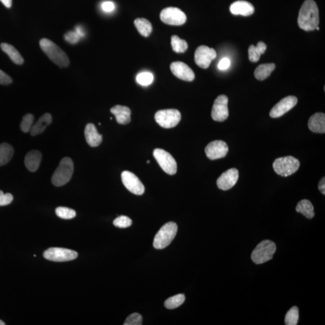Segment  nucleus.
Segmentation results:
<instances>
[{"mask_svg":"<svg viewBox=\"0 0 325 325\" xmlns=\"http://www.w3.org/2000/svg\"><path fill=\"white\" fill-rule=\"evenodd\" d=\"M299 27L309 32L316 30L319 24L318 7L314 0H306L301 7L298 19Z\"/></svg>","mask_w":325,"mask_h":325,"instance_id":"f257e3e1","label":"nucleus"},{"mask_svg":"<svg viewBox=\"0 0 325 325\" xmlns=\"http://www.w3.org/2000/svg\"><path fill=\"white\" fill-rule=\"evenodd\" d=\"M41 48L51 61L60 67L69 65V59L65 52L53 41L43 38L40 42Z\"/></svg>","mask_w":325,"mask_h":325,"instance_id":"f03ea898","label":"nucleus"},{"mask_svg":"<svg viewBox=\"0 0 325 325\" xmlns=\"http://www.w3.org/2000/svg\"><path fill=\"white\" fill-rule=\"evenodd\" d=\"M74 169L71 158H64L52 176V183L56 187H61L68 183L73 175Z\"/></svg>","mask_w":325,"mask_h":325,"instance_id":"7ed1b4c3","label":"nucleus"},{"mask_svg":"<svg viewBox=\"0 0 325 325\" xmlns=\"http://www.w3.org/2000/svg\"><path fill=\"white\" fill-rule=\"evenodd\" d=\"M178 227L175 222L164 225L155 235L153 246L157 249H163L170 245L177 233Z\"/></svg>","mask_w":325,"mask_h":325,"instance_id":"20e7f679","label":"nucleus"},{"mask_svg":"<svg viewBox=\"0 0 325 325\" xmlns=\"http://www.w3.org/2000/svg\"><path fill=\"white\" fill-rule=\"evenodd\" d=\"M276 244L271 240H266L260 242L251 254V259L255 263H264L272 260L276 252Z\"/></svg>","mask_w":325,"mask_h":325,"instance_id":"39448f33","label":"nucleus"},{"mask_svg":"<svg viewBox=\"0 0 325 325\" xmlns=\"http://www.w3.org/2000/svg\"><path fill=\"white\" fill-rule=\"evenodd\" d=\"M300 166V161L292 156L278 158L273 163L275 173L284 177L295 173Z\"/></svg>","mask_w":325,"mask_h":325,"instance_id":"423d86ee","label":"nucleus"},{"mask_svg":"<svg viewBox=\"0 0 325 325\" xmlns=\"http://www.w3.org/2000/svg\"><path fill=\"white\" fill-rule=\"evenodd\" d=\"M180 112L176 109H166L158 111L155 114V119L163 128L171 129L177 126L180 121Z\"/></svg>","mask_w":325,"mask_h":325,"instance_id":"0eeeda50","label":"nucleus"},{"mask_svg":"<svg viewBox=\"0 0 325 325\" xmlns=\"http://www.w3.org/2000/svg\"><path fill=\"white\" fill-rule=\"evenodd\" d=\"M153 155L158 165L166 173L169 175H174L176 173L177 171V164L170 153L165 150L157 148L153 152Z\"/></svg>","mask_w":325,"mask_h":325,"instance_id":"6e6552de","label":"nucleus"},{"mask_svg":"<svg viewBox=\"0 0 325 325\" xmlns=\"http://www.w3.org/2000/svg\"><path fill=\"white\" fill-rule=\"evenodd\" d=\"M43 257L44 258L49 261L64 262L76 259L78 253L71 249L51 248L43 252Z\"/></svg>","mask_w":325,"mask_h":325,"instance_id":"1a4fd4ad","label":"nucleus"},{"mask_svg":"<svg viewBox=\"0 0 325 325\" xmlns=\"http://www.w3.org/2000/svg\"><path fill=\"white\" fill-rule=\"evenodd\" d=\"M160 19L165 24L171 25H181L186 22L185 14L176 7H170L164 9L160 13Z\"/></svg>","mask_w":325,"mask_h":325,"instance_id":"9d476101","label":"nucleus"},{"mask_svg":"<svg viewBox=\"0 0 325 325\" xmlns=\"http://www.w3.org/2000/svg\"><path fill=\"white\" fill-rule=\"evenodd\" d=\"M217 56V52L214 49L205 45L199 46L195 51V63L202 69H207Z\"/></svg>","mask_w":325,"mask_h":325,"instance_id":"9b49d317","label":"nucleus"},{"mask_svg":"<svg viewBox=\"0 0 325 325\" xmlns=\"http://www.w3.org/2000/svg\"><path fill=\"white\" fill-rule=\"evenodd\" d=\"M122 183L132 194L142 195L144 194L145 187L137 176L130 171H124L121 174Z\"/></svg>","mask_w":325,"mask_h":325,"instance_id":"f8f14e48","label":"nucleus"},{"mask_svg":"<svg viewBox=\"0 0 325 325\" xmlns=\"http://www.w3.org/2000/svg\"><path fill=\"white\" fill-rule=\"evenodd\" d=\"M228 98L227 96L222 95L216 99L212 110V117L213 120L223 122L228 118Z\"/></svg>","mask_w":325,"mask_h":325,"instance_id":"ddd939ff","label":"nucleus"},{"mask_svg":"<svg viewBox=\"0 0 325 325\" xmlns=\"http://www.w3.org/2000/svg\"><path fill=\"white\" fill-rule=\"evenodd\" d=\"M207 157L210 160H217L225 157L228 152L227 144L222 140H215L210 142L205 149Z\"/></svg>","mask_w":325,"mask_h":325,"instance_id":"4468645a","label":"nucleus"},{"mask_svg":"<svg viewBox=\"0 0 325 325\" xmlns=\"http://www.w3.org/2000/svg\"><path fill=\"white\" fill-rule=\"evenodd\" d=\"M298 103V98L295 96H288L282 99L272 108L270 116L273 118H280L292 109Z\"/></svg>","mask_w":325,"mask_h":325,"instance_id":"2eb2a0df","label":"nucleus"},{"mask_svg":"<svg viewBox=\"0 0 325 325\" xmlns=\"http://www.w3.org/2000/svg\"><path fill=\"white\" fill-rule=\"evenodd\" d=\"M238 176V171L237 169H230L223 173L217 179V187L222 191H228L236 185Z\"/></svg>","mask_w":325,"mask_h":325,"instance_id":"dca6fc26","label":"nucleus"},{"mask_svg":"<svg viewBox=\"0 0 325 325\" xmlns=\"http://www.w3.org/2000/svg\"><path fill=\"white\" fill-rule=\"evenodd\" d=\"M171 70L175 76L184 81L192 82L195 79L193 70L183 62H173L171 65Z\"/></svg>","mask_w":325,"mask_h":325,"instance_id":"f3484780","label":"nucleus"},{"mask_svg":"<svg viewBox=\"0 0 325 325\" xmlns=\"http://www.w3.org/2000/svg\"><path fill=\"white\" fill-rule=\"evenodd\" d=\"M230 12L235 15H242L244 17L250 16L254 14L255 9L253 5L246 1L234 2L230 6Z\"/></svg>","mask_w":325,"mask_h":325,"instance_id":"a211bd4d","label":"nucleus"},{"mask_svg":"<svg viewBox=\"0 0 325 325\" xmlns=\"http://www.w3.org/2000/svg\"><path fill=\"white\" fill-rule=\"evenodd\" d=\"M85 136L88 145L90 147H97L102 142V136L98 133L97 129L93 124H88L86 126Z\"/></svg>","mask_w":325,"mask_h":325,"instance_id":"6ab92c4d","label":"nucleus"},{"mask_svg":"<svg viewBox=\"0 0 325 325\" xmlns=\"http://www.w3.org/2000/svg\"><path fill=\"white\" fill-rule=\"evenodd\" d=\"M308 126L311 131L316 133L325 132V114L323 113H316L309 118Z\"/></svg>","mask_w":325,"mask_h":325,"instance_id":"aec40b11","label":"nucleus"},{"mask_svg":"<svg viewBox=\"0 0 325 325\" xmlns=\"http://www.w3.org/2000/svg\"><path fill=\"white\" fill-rule=\"evenodd\" d=\"M110 111L115 116L119 124L126 125L131 121V110L126 106H115L110 109Z\"/></svg>","mask_w":325,"mask_h":325,"instance_id":"412c9836","label":"nucleus"},{"mask_svg":"<svg viewBox=\"0 0 325 325\" xmlns=\"http://www.w3.org/2000/svg\"><path fill=\"white\" fill-rule=\"evenodd\" d=\"M42 160V154L36 150L28 152L25 157V165L27 170L30 172H35L40 167Z\"/></svg>","mask_w":325,"mask_h":325,"instance_id":"4be33fe9","label":"nucleus"},{"mask_svg":"<svg viewBox=\"0 0 325 325\" xmlns=\"http://www.w3.org/2000/svg\"><path fill=\"white\" fill-rule=\"evenodd\" d=\"M52 122V116L51 114L45 113L43 116L40 117L39 120L35 124H34L31 129V134L32 136H36V135L40 134L45 131L49 125Z\"/></svg>","mask_w":325,"mask_h":325,"instance_id":"5701e85b","label":"nucleus"},{"mask_svg":"<svg viewBox=\"0 0 325 325\" xmlns=\"http://www.w3.org/2000/svg\"><path fill=\"white\" fill-rule=\"evenodd\" d=\"M0 46H1L2 50L7 54L14 63L17 65L24 64V59L14 46L10 45L9 43H2Z\"/></svg>","mask_w":325,"mask_h":325,"instance_id":"b1692460","label":"nucleus"},{"mask_svg":"<svg viewBox=\"0 0 325 325\" xmlns=\"http://www.w3.org/2000/svg\"><path fill=\"white\" fill-rule=\"evenodd\" d=\"M275 67L276 66L274 64L260 65L255 71L254 76L257 80L262 81L270 76L272 72L274 71Z\"/></svg>","mask_w":325,"mask_h":325,"instance_id":"393cba45","label":"nucleus"},{"mask_svg":"<svg viewBox=\"0 0 325 325\" xmlns=\"http://www.w3.org/2000/svg\"><path fill=\"white\" fill-rule=\"evenodd\" d=\"M296 210L308 219H312L314 217L313 205L309 200L303 199L299 202L296 205Z\"/></svg>","mask_w":325,"mask_h":325,"instance_id":"a878e982","label":"nucleus"},{"mask_svg":"<svg viewBox=\"0 0 325 325\" xmlns=\"http://www.w3.org/2000/svg\"><path fill=\"white\" fill-rule=\"evenodd\" d=\"M266 49V44L262 43V42H259L257 46L252 45L249 46L248 49L249 61L252 62H258L261 54L265 53Z\"/></svg>","mask_w":325,"mask_h":325,"instance_id":"bb28decb","label":"nucleus"},{"mask_svg":"<svg viewBox=\"0 0 325 325\" xmlns=\"http://www.w3.org/2000/svg\"><path fill=\"white\" fill-rule=\"evenodd\" d=\"M14 148L7 143L0 144V166L8 163L14 155Z\"/></svg>","mask_w":325,"mask_h":325,"instance_id":"cd10ccee","label":"nucleus"},{"mask_svg":"<svg viewBox=\"0 0 325 325\" xmlns=\"http://www.w3.org/2000/svg\"><path fill=\"white\" fill-rule=\"evenodd\" d=\"M134 25L140 35L145 37L149 36L152 32V24L145 18H137L134 21Z\"/></svg>","mask_w":325,"mask_h":325,"instance_id":"c85d7f7f","label":"nucleus"},{"mask_svg":"<svg viewBox=\"0 0 325 325\" xmlns=\"http://www.w3.org/2000/svg\"><path fill=\"white\" fill-rule=\"evenodd\" d=\"M171 45L173 50L177 53H184L188 48V44L185 40H181L178 36L174 35L171 38Z\"/></svg>","mask_w":325,"mask_h":325,"instance_id":"c756f323","label":"nucleus"},{"mask_svg":"<svg viewBox=\"0 0 325 325\" xmlns=\"http://www.w3.org/2000/svg\"><path fill=\"white\" fill-rule=\"evenodd\" d=\"M185 300V296L183 294H179V295L172 296L165 301V307L170 309L178 308L184 303Z\"/></svg>","mask_w":325,"mask_h":325,"instance_id":"7c9ffc66","label":"nucleus"},{"mask_svg":"<svg viewBox=\"0 0 325 325\" xmlns=\"http://www.w3.org/2000/svg\"><path fill=\"white\" fill-rule=\"evenodd\" d=\"M299 321V309L297 306H293L287 312L285 317V324L287 325H296Z\"/></svg>","mask_w":325,"mask_h":325,"instance_id":"2f4dec72","label":"nucleus"},{"mask_svg":"<svg viewBox=\"0 0 325 325\" xmlns=\"http://www.w3.org/2000/svg\"><path fill=\"white\" fill-rule=\"evenodd\" d=\"M57 217L64 219H71L76 216V212L69 208L59 207L56 209Z\"/></svg>","mask_w":325,"mask_h":325,"instance_id":"473e14b6","label":"nucleus"},{"mask_svg":"<svg viewBox=\"0 0 325 325\" xmlns=\"http://www.w3.org/2000/svg\"><path fill=\"white\" fill-rule=\"evenodd\" d=\"M136 80L139 85L147 87L154 82V75L150 72H142L137 75Z\"/></svg>","mask_w":325,"mask_h":325,"instance_id":"72a5a7b5","label":"nucleus"},{"mask_svg":"<svg viewBox=\"0 0 325 325\" xmlns=\"http://www.w3.org/2000/svg\"><path fill=\"white\" fill-rule=\"evenodd\" d=\"M34 116L32 114L28 113L23 117L20 127L24 132H29L33 126Z\"/></svg>","mask_w":325,"mask_h":325,"instance_id":"f704fd0d","label":"nucleus"},{"mask_svg":"<svg viewBox=\"0 0 325 325\" xmlns=\"http://www.w3.org/2000/svg\"><path fill=\"white\" fill-rule=\"evenodd\" d=\"M113 225L118 228H127L132 225V220L126 216H120L114 220Z\"/></svg>","mask_w":325,"mask_h":325,"instance_id":"c9c22d12","label":"nucleus"},{"mask_svg":"<svg viewBox=\"0 0 325 325\" xmlns=\"http://www.w3.org/2000/svg\"><path fill=\"white\" fill-rule=\"evenodd\" d=\"M124 325H141L142 317L140 314L135 313L130 315L124 324Z\"/></svg>","mask_w":325,"mask_h":325,"instance_id":"e433bc0d","label":"nucleus"},{"mask_svg":"<svg viewBox=\"0 0 325 325\" xmlns=\"http://www.w3.org/2000/svg\"><path fill=\"white\" fill-rule=\"evenodd\" d=\"M14 199L13 195L10 194H4V192L0 191V207L6 206L9 205Z\"/></svg>","mask_w":325,"mask_h":325,"instance_id":"4c0bfd02","label":"nucleus"},{"mask_svg":"<svg viewBox=\"0 0 325 325\" xmlns=\"http://www.w3.org/2000/svg\"><path fill=\"white\" fill-rule=\"evenodd\" d=\"M80 38V36L75 32H69L65 35V40L71 44L79 43Z\"/></svg>","mask_w":325,"mask_h":325,"instance_id":"58836bf2","label":"nucleus"},{"mask_svg":"<svg viewBox=\"0 0 325 325\" xmlns=\"http://www.w3.org/2000/svg\"><path fill=\"white\" fill-rule=\"evenodd\" d=\"M12 82V78L0 69V85H8Z\"/></svg>","mask_w":325,"mask_h":325,"instance_id":"ea45409f","label":"nucleus"},{"mask_svg":"<svg viewBox=\"0 0 325 325\" xmlns=\"http://www.w3.org/2000/svg\"><path fill=\"white\" fill-rule=\"evenodd\" d=\"M101 8L106 12H111L115 9V4L112 1H105L101 4Z\"/></svg>","mask_w":325,"mask_h":325,"instance_id":"a19ab883","label":"nucleus"},{"mask_svg":"<svg viewBox=\"0 0 325 325\" xmlns=\"http://www.w3.org/2000/svg\"><path fill=\"white\" fill-rule=\"evenodd\" d=\"M230 64L231 62L230 59L225 57V58L222 59L219 62V64H218V68L223 71V70L227 69L230 67Z\"/></svg>","mask_w":325,"mask_h":325,"instance_id":"79ce46f5","label":"nucleus"},{"mask_svg":"<svg viewBox=\"0 0 325 325\" xmlns=\"http://www.w3.org/2000/svg\"><path fill=\"white\" fill-rule=\"evenodd\" d=\"M319 189L323 195H325V178H322L319 183Z\"/></svg>","mask_w":325,"mask_h":325,"instance_id":"37998d69","label":"nucleus"},{"mask_svg":"<svg viewBox=\"0 0 325 325\" xmlns=\"http://www.w3.org/2000/svg\"><path fill=\"white\" fill-rule=\"evenodd\" d=\"M75 32L80 36V38L84 37L85 35L84 30H83L81 26H77V27L75 28Z\"/></svg>","mask_w":325,"mask_h":325,"instance_id":"c03bdc74","label":"nucleus"},{"mask_svg":"<svg viewBox=\"0 0 325 325\" xmlns=\"http://www.w3.org/2000/svg\"><path fill=\"white\" fill-rule=\"evenodd\" d=\"M2 4L4 5L7 8H10L12 6V0H0Z\"/></svg>","mask_w":325,"mask_h":325,"instance_id":"a18cd8bd","label":"nucleus"},{"mask_svg":"<svg viewBox=\"0 0 325 325\" xmlns=\"http://www.w3.org/2000/svg\"><path fill=\"white\" fill-rule=\"evenodd\" d=\"M4 325L5 324L4 323V322H2V321H1V320H0V325Z\"/></svg>","mask_w":325,"mask_h":325,"instance_id":"49530a36","label":"nucleus"},{"mask_svg":"<svg viewBox=\"0 0 325 325\" xmlns=\"http://www.w3.org/2000/svg\"><path fill=\"white\" fill-rule=\"evenodd\" d=\"M316 30H320V28H319V26H318V27H317L316 28Z\"/></svg>","mask_w":325,"mask_h":325,"instance_id":"de8ad7c7","label":"nucleus"},{"mask_svg":"<svg viewBox=\"0 0 325 325\" xmlns=\"http://www.w3.org/2000/svg\"><path fill=\"white\" fill-rule=\"evenodd\" d=\"M147 162L148 164V163H150V161L148 160Z\"/></svg>","mask_w":325,"mask_h":325,"instance_id":"09e8293b","label":"nucleus"}]
</instances>
